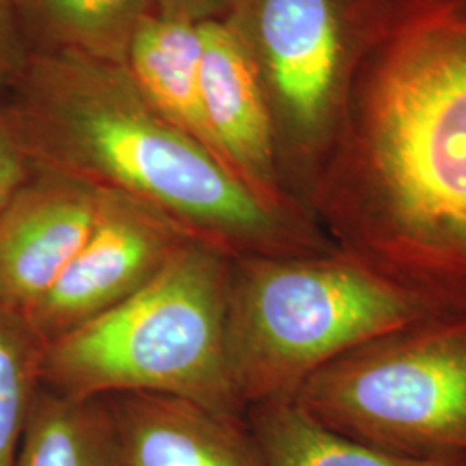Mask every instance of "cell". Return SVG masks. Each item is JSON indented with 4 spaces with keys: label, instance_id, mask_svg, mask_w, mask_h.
I'll list each match as a JSON object with an SVG mask.
<instances>
[{
    "label": "cell",
    "instance_id": "obj_14",
    "mask_svg": "<svg viewBox=\"0 0 466 466\" xmlns=\"http://www.w3.org/2000/svg\"><path fill=\"white\" fill-rule=\"evenodd\" d=\"M17 466H121L106 398H71L40 387Z\"/></svg>",
    "mask_w": 466,
    "mask_h": 466
},
{
    "label": "cell",
    "instance_id": "obj_17",
    "mask_svg": "<svg viewBox=\"0 0 466 466\" xmlns=\"http://www.w3.org/2000/svg\"><path fill=\"white\" fill-rule=\"evenodd\" d=\"M32 52L17 0H0V88L16 82Z\"/></svg>",
    "mask_w": 466,
    "mask_h": 466
},
{
    "label": "cell",
    "instance_id": "obj_15",
    "mask_svg": "<svg viewBox=\"0 0 466 466\" xmlns=\"http://www.w3.org/2000/svg\"><path fill=\"white\" fill-rule=\"evenodd\" d=\"M44 350L26 317L0 302V466H17L25 427L42 387Z\"/></svg>",
    "mask_w": 466,
    "mask_h": 466
},
{
    "label": "cell",
    "instance_id": "obj_12",
    "mask_svg": "<svg viewBox=\"0 0 466 466\" xmlns=\"http://www.w3.org/2000/svg\"><path fill=\"white\" fill-rule=\"evenodd\" d=\"M248 423L267 466H466V456L411 458L333 432L296 400L248 408Z\"/></svg>",
    "mask_w": 466,
    "mask_h": 466
},
{
    "label": "cell",
    "instance_id": "obj_7",
    "mask_svg": "<svg viewBox=\"0 0 466 466\" xmlns=\"http://www.w3.org/2000/svg\"><path fill=\"white\" fill-rule=\"evenodd\" d=\"M190 240L149 206L99 190L96 219L82 248L25 317L49 344L130 299Z\"/></svg>",
    "mask_w": 466,
    "mask_h": 466
},
{
    "label": "cell",
    "instance_id": "obj_5",
    "mask_svg": "<svg viewBox=\"0 0 466 466\" xmlns=\"http://www.w3.org/2000/svg\"><path fill=\"white\" fill-rule=\"evenodd\" d=\"M390 0H223L219 17L246 52L273 123L290 199L309 198L350 90Z\"/></svg>",
    "mask_w": 466,
    "mask_h": 466
},
{
    "label": "cell",
    "instance_id": "obj_6",
    "mask_svg": "<svg viewBox=\"0 0 466 466\" xmlns=\"http://www.w3.org/2000/svg\"><path fill=\"white\" fill-rule=\"evenodd\" d=\"M294 400L333 432L379 450L466 456V308L342 354L302 383Z\"/></svg>",
    "mask_w": 466,
    "mask_h": 466
},
{
    "label": "cell",
    "instance_id": "obj_8",
    "mask_svg": "<svg viewBox=\"0 0 466 466\" xmlns=\"http://www.w3.org/2000/svg\"><path fill=\"white\" fill-rule=\"evenodd\" d=\"M99 188L35 169L0 218V302L26 315L90 232Z\"/></svg>",
    "mask_w": 466,
    "mask_h": 466
},
{
    "label": "cell",
    "instance_id": "obj_2",
    "mask_svg": "<svg viewBox=\"0 0 466 466\" xmlns=\"http://www.w3.org/2000/svg\"><path fill=\"white\" fill-rule=\"evenodd\" d=\"M4 104L35 169L138 200L228 258L335 249L306 213L258 198L167 121L127 66L32 49Z\"/></svg>",
    "mask_w": 466,
    "mask_h": 466
},
{
    "label": "cell",
    "instance_id": "obj_11",
    "mask_svg": "<svg viewBox=\"0 0 466 466\" xmlns=\"http://www.w3.org/2000/svg\"><path fill=\"white\" fill-rule=\"evenodd\" d=\"M200 66V23L157 13L142 21L127 59V69L150 104L218 157L204 111Z\"/></svg>",
    "mask_w": 466,
    "mask_h": 466
},
{
    "label": "cell",
    "instance_id": "obj_16",
    "mask_svg": "<svg viewBox=\"0 0 466 466\" xmlns=\"http://www.w3.org/2000/svg\"><path fill=\"white\" fill-rule=\"evenodd\" d=\"M34 173V165L4 109V104H0V218Z\"/></svg>",
    "mask_w": 466,
    "mask_h": 466
},
{
    "label": "cell",
    "instance_id": "obj_9",
    "mask_svg": "<svg viewBox=\"0 0 466 466\" xmlns=\"http://www.w3.org/2000/svg\"><path fill=\"white\" fill-rule=\"evenodd\" d=\"M200 30L202 99L218 157L268 204L306 213L285 190L267 100L246 52L219 17Z\"/></svg>",
    "mask_w": 466,
    "mask_h": 466
},
{
    "label": "cell",
    "instance_id": "obj_13",
    "mask_svg": "<svg viewBox=\"0 0 466 466\" xmlns=\"http://www.w3.org/2000/svg\"><path fill=\"white\" fill-rule=\"evenodd\" d=\"M34 49L67 50L127 66L142 21L154 0H17Z\"/></svg>",
    "mask_w": 466,
    "mask_h": 466
},
{
    "label": "cell",
    "instance_id": "obj_1",
    "mask_svg": "<svg viewBox=\"0 0 466 466\" xmlns=\"http://www.w3.org/2000/svg\"><path fill=\"white\" fill-rule=\"evenodd\" d=\"M309 213L337 249L466 308V0H390Z\"/></svg>",
    "mask_w": 466,
    "mask_h": 466
},
{
    "label": "cell",
    "instance_id": "obj_10",
    "mask_svg": "<svg viewBox=\"0 0 466 466\" xmlns=\"http://www.w3.org/2000/svg\"><path fill=\"white\" fill-rule=\"evenodd\" d=\"M106 400L121 466H267L246 417L157 392Z\"/></svg>",
    "mask_w": 466,
    "mask_h": 466
},
{
    "label": "cell",
    "instance_id": "obj_4",
    "mask_svg": "<svg viewBox=\"0 0 466 466\" xmlns=\"http://www.w3.org/2000/svg\"><path fill=\"white\" fill-rule=\"evenodd\" d=\"M230 263L190 240L130 299L46 344L42 385L71 398L157 392L246 417L227 360Z\"/></svg>",
    "mask_w": 466,
    "mask_h": 466
},
{
    "label": "cell",
    "instance_id": "obj_3",
    "mask_svg": "<svg viewBox=\"0 0 466 466\" xmlns=\"http://www.w3.org/2000/svg\"><path fill=\"white\" fill-rule=\"evenodd\" d=\"M458 306L344 250L230 263L227 360L246 410L294 400L313 373L380 335Z\"/></svg>",
    "mask_w": 466,
    "mask_h": 466
},
{
    "label": "cell",
    "instance_id": "obj_18",
    "mask_svg": "<svg viewBox=\"0 0 466 466\" xmlns=\"http://www.w3.org/2000/svg\"><path fill=\"white\" fill-rule=\"evenodd\" d=\"M156 13L161 16L184 19L192 23H202L217 17L221 11L223 0H154Z\"/></svg>",
    "mask_w": 466,
    "mask_h": 466
}]
</instances>
